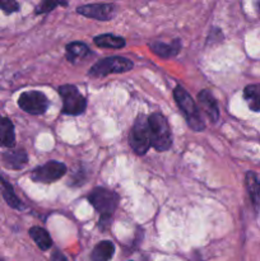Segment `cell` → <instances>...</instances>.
Returning a JSON list of instances; mask_svg holds the SVG:
<instances>
[{
    "instance_id": "18",
    "label": "cell",
    "mask_w": 260,
    "mask_h": 261,
    "mask_svg": "<svg viewBox=\"0 0 260 261\" xmlns=\"http://www.w3.org/2000/svg\"><path fill=\"white\" fill-rule=\"evenodd\" d=\"M94 43H96L98 47L103 48H122L125 46V40L120 36L111 35V33H105V35L96 36L93 38Z\"/></svg>"
},
{
    "instance_id": "25",
    "label": "cell",
    "mask_w": 260,
    "mask_h": 261,
    "mask_svg": "<svg viewBox=\"0 0 260 261\" xmlns=\"http://www.w3.org/2000/svg\"><path fill=\"white\" fill-rule=\"evenodd\" d=\"M0 261H4V260H3V259H0Z\"/></svg>"
},
{
    "instance_id": "23",
    "label": "cell",
    "mask_w": 260,
    "mask_h": 261,
    "mask_svg": "<svg viewBox=\"0 0 260 261\" xmlns=\"http://www.w3.org/2000/svg\"><path fill=\"white\" fill-rule=\"evenodd\" d=\"M50 261H68V260H66V257L64 256L60 251H54L50 257Z\"/></svg>"
},
{
    "instance_id": "3",
    "label": "cell",
    "mask_w": 260,
    "mask_h": 261,
    "mask_svg": "<svg viewBox=\"0 0 260 261\" xmlns=\"http://www.w3.org/2000/svg\"><path fill=\"white\" fill-rule=\"evenodd\" d=\"M173 97H175V101L177 103V106L183 111L189 126L194 132H203L205 129V124H204V120L201 119L198 105L195 103L193 97L189 94V92L181 86H177L173 89Z\"/></svg>"
},
{
    "instance_id": "16",
    "label": "cell",
    "mask_w": 260,
    "mask_h": 261,
    "mask_svg": "<svg viewBox=\"0 0 260 261\" xmlns=\"http://www.w3.org/2000/svg\"><path fill=\"white\" fill-rule=\"evenodd\" d=\"M115 254V246L111 241H101L94 246L91 261H110Z\"/></svg>"
},
{
    "instance_id": "20",
    "label": "cell",
    "mask_w": 260,
    "mask_h": 261,
    "mask_svg": "<svg viewBox=\"0 0 260 261\" xmlns=\"http://www.w3.org/2000/svg\"><path fill=\"white\" fill-rule=\"evenodd\" d=\"M89 53V48L86 43L83 42H70L66 45V59L71 63H76L78 60H82L86 58Z\"/></svg>"
},
{
    "instance_id": "1",
    "label": "cell",
    "mask_w": 260,
    "mask_h": 261,
    "mask_svg": "<svg viewBox=\"0 0 260 261\" xmlns=\"http://www.w3.org/2000/svg\"><path fill=\"white\" fill-rule=\"evenodd\" d=\"M88 201L98 212L99 224L103 227L105 223H110L111 221V217L114 216L119 205L120 196L115 191L103 188H96L88 195Z\"/></svg>"
},
{
    "instance_id": "21",
    "label": "cell",
    "mask_w": 260,
    "mask_h": 261,
    "mask_svg": "<svg viewBox=\"0 0 260 261\" xmlns=\"http://www.w3.org/2000/svg\"><path fill=\"white\" fill-rule=\"evenodd\" d=\"M59 5L66 7V5H68V2H66V0H42L41 4L36 8V14H45V13L54 10L56 7H59Z\"/></svg>"
},
{
    "instance_id": "7",
    "label": "cell",
    "mask_w": 260,
    "mask_h": 261,
    "mask_svg": "<svg viewBox=\"0 0 260 261\" xmlns=\"http://www.w3.org/2000/svg\"><path fill=\"white\" fill-rule=\"evenodd\" d=\"M47 97L40 91L23 92L18 98V106L30 115H42L48 109Z\"/></svg>"
},
{
    "instance_id": "2",
    "label": "cell",
    "mask_w": 260,
    "mask_h": 261,
    "mask_svg": "<svg viewBox=\"0 0 260 261\" xmlns=\"http://www.w3.org/2000/svg\"><path fill=\"white\" fill-rule=\"evenodd\" d=\"M150 132V147L157 152H166L172 145V134L167 119L160 112H154L148 117Z\"/></svg>"
},
{
    "instance_id": "22",
    "label": "cell",
    "mask_w": 260,
    "mask_h": 261,
    "mask_svg": "<svg viewBox=\"0 0 260 261\" xmlns=\"http://www.w3.org/2000/svg\"><path fill=\"white\" fill-rule=\"evenodd\" d=\"M0 10H3L5 14H12L19 10V4L17 0H0Z\"/></svg>"
},
{
    "instance_id": "15",
    "label": "cell",
    "mask_w": 260,
    "mask_h": 261,
    "mask_svg": "<svg viewBox=\"0 0 260 261\" xmlns=\"http://www.w3.org/2000/svg\"><path fill=\"white\" fill-rule=\"evenodd\" d=\"M0 186H2V195L4 198V200L7 201L8 205L13 209H17V211H23L24 205L19 200V198L15 195L14 190H13V186L3 177V175H0Z\"/></svg>"
},
{
    "instance_id": "17",
    "label": "cell",
    "mask_w": 260,
    "mask_h": 261,
    "mask_svg": "<svg viewBox=\"0 0 260 261\" xmlns=\"http://www.w3.org/2000/svg\"><path fill=\"white\" fill-rule=\"evenodd\" d=\"M28 233H30L31 239L35 241V244L37 245L42 251H46V250H48L53 246L51 236L48 234V232L46 231L45 228H42V227H32Z\"/></svg>"
},
{
    "instance_id": "4",
    "label": "cell",
    "mask_w": 260,
    "mask_h": 261,
    "mask_svg": "<svg viewBox=\"0 0 260 261\" xmlns=\"http://www.w3.org/2000/svg\"><path fill=\"white\" fill-rule=\"evenodd\" d=\"M129 144L137 154L143 155L150 147L149 122L145 115L140 114L135 119L129 134Z\"/></svg>"
},
{
    "instance_id": "8",
    "label": "cell",
    "mask_w": 260,
    "mask_h": 261,
    "mask_svg": "<svg viewBox=\"0 0 260 261\" xmlns=\"http://www.w3.org/2000/svg\"><path fill=\"white\" fill-rule=\"evenodd\" d=\"M66 166L58 161H48L45 165L36 167L31 173V178L36 182L51 184L60 180L66 173Z\"/></svg>"
},
{
    "instance_id": "13",
    "label": "cell",
    "mask_w": 260,
    "mask_h": 261,
    "mask_svg": "<svg viewBox=\"0 0 260 261\" xmlns=\"http://www.w3.org/2000/svg\"><path fill=\"white\" fill-rule=\"evenodd\" d=\"M149 48L152 50V53H154L157 56L161 58H172L178 54L181 48V42L180 40H173L171 43H163V42H153L149 45Z\"/></svg>"
},
{
    "instance_id": "19",
    "label": "cell",
    "mask_w": 260,
    "mask_h": 261,
    "mask_svg": "<svg viewBox=\"0 0 260 261\" xmlns=\"http://www.w3.org/2000/svg\"><path fill=\"white\" fill-rule=\"evenodd\" d=\"M244 98L251 111L260 112V84H250L244 89Z\"/></svg>"
},
{
    "instance_id": "6",
    "label": "cell",
    "mask_w": 260,
    "mask_h": 261,
    "mask_svg": "<svg viewBox=\"0 0 260 261\" xmlns=\"http://www.w3.org/2000/svg\"><path fill=\"white\" fill-rule=\"evenodd\" d=\"M134 64L132 60L121 56H110L102 60H98L89 70L91 76H106L109 74L125 73V71L132 70Z\"/></svg>"
},
{
    "instance_id": "11",
    "label": "cell",
    "mask_w": 260,
    "mask_h": 261,
    "mask_svg": "<svg viewBox=\"0 0 260 261\" xmlns=\"http://www.w3.org/2000/svg\"><path fill=\"white\" fill-rule=\"evenodd\" d=\"M3 165L10 170H22L28 163V154L23 149L7 150L2 154Z\"/></svg>"
},
{
    "instance_id": "14",
    "label": "cell",
    "mask_w": 260,
    "mask_h": 261,
    "mask_svg": "<svg viewBox=\"0 0 260 261\" xmlns=\"http://www.w3.org/2000/svg\"><path fill=\"white\" fill-rule=\"evenodd\" d=\"M245 181H246V189L247 193H249L250 199H251V203L254 205L255 211H259L260 206V180L256 176V173L252 172V171H249L246 173V177H245Z\"/></svg>"
},
{
    "instance_id": "5",
    "label": "cell",
    "mask_w": 260,
    "mask_h": 261,
    "mask_svg": "<svg viewBox=\"0 0 260 261\" xmlns=\"http://www.w3.org/2000/svg\"><path fill=\"white\" fill-rule=\"evenodd\" d=\"M58 92L63 98V114L73 116L83 114L87 107V99L75 86L65 84L59 87Z\"/></svg>"
},
{
    "instance_id": "9",
    "label": "cell",
    "mask_w": 260,
    "mask_h": 261,
    "mask_svg": "<svg viewBox=\"0 0 260 261\" xmlns=\"http://www.w3.org/2000/svg\"><path fill=\"white\" fill-rule=\"evenodd\" d=\"M76 12L92 19L110 20L115 14V7L112 4H88L79 7Z\"/></svg>"
},
{
    "instance_id": "24",
    "label": "cell",
    "mask_w": 260,
    "mask_h": 261,
    "mask_svg": "<svg viewBox=\"0 0 260 261\" xmlns=\"http://www.w3.org/2000/svg\"><path fill=\"white\" fill-rule=\"evenodd\" d=\"M254 7L257 13H260V0H254Z\"/></svg>"
},
{
    "instance_id": "10",
    "label": "cell",
    "mask_w": 260,
    "mask_h": 261,
    "mask_svg": "<svg viewBox=\"0 0 260 261\" xmlns=\"http://www.w3.org/2000/svg\"><path fill=\"white\" fill-rule=\"evenodd\" d=\"M198 102L200 109L204 111V114L208 116V119L211 121L216 122L219 117V109L213 94L208 89H203L201 92H199Z\"/></svg>"
},
{
    "instance_id": "12",
    "label": "cell",
    "mask_w": 260,
    "mask_h": 261,
    "mask_svg": "<svg viewBox=\"0 0 260 261\" xmlns=\"http://www.w3.org/2000/svg\"><path fill=\"white\" fill-rule=\"evenodd\" d=\"M15 144L14 125L8 117L0 115V147L13 148Z\"/></svg>"
}]
</instances>
